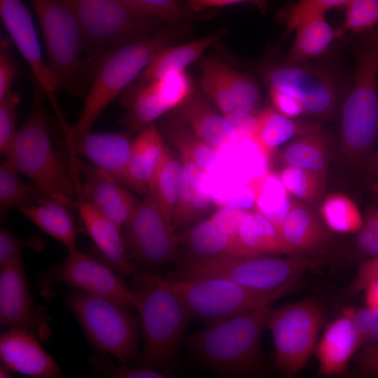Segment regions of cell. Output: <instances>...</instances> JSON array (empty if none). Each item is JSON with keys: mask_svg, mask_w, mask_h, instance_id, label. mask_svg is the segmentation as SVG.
Masks as SVG:
<instances>
[{"mask_svg": "<svg viewBox=\"0 0 378 378\" xmlns=\"http://www.w3.org/2000/svg\"><path fill=\"white\" fill-rule=\"evenodd\" d=\"M270 305L209 322L191 334L187 344L197 361L211 372L225 377L262 375L260 339Z\"/></svg>", "mask_w": 378, "mask_h": 378, "instance_id": "6da1fadb", "label": "cell"}, {"mask_svg": "<svg viewBox=\"0 0 378 378\" xmlns=\"http://www.w3.org/2000/svg\"><path fill=\"white\" fill-rule=\"evenodd\" d=\"M132 277L144 340L141 365L172 375L190 315L167 279L137 272Z\"/></svg>", "mask_w": 378, "mask_h": 378, "instance_id": "7a4b0ae2", "label": "cell"}, {"mask_svg": "<svg viewBox=\"0 0 378 378\" xmlns=\"http://www.w3.org/2000/svg\"><path fill=\"white\" fill-rule=\"evenodd\" d=\"M178 31L166 28L102 51L97 56L83 107L69 135L90 130L106 108L130 85L163 49L178 38Z\"/></svg>", "mask_w": 378, "mask_h": 378, "instance_id": "3957f363", "label": "cell"}, {"mask_svg": "<svg viewBox=\"0 0 378 378\" xmlns=\"http://www.w3.org/2000/svg\"><path fill=\"white\" fill-rule=\"evenodd\" d=\"M42 88L34 80L31 107L6 158L38 189L42 201L76 207L78 195L69 166L55 150L48 127Z\"/></svg>", "mask_w": 378, "mask_h": 378, "instance_id": "277c9868", "label": "cell"}, {"mask_svg": "<svg viewBox=\"0 0 378 378\" xmlns=\"http://www.w3.org/2000/svg\"><path fill=\"white\" fill-rule=\"evenodd\" d=\"M37 15L47 62L58 90L85 99L97 57L91 55L71 9L64 0H31Z\"/></svg>", "mask_w": 378, "mask_h": 378, "instance_id": "5b68a950", "label": "cell"}, {"mask_svg": "<svg viewBox=\"0 0 378 378\" xmlns=\"http://www.w3.org/2000/svg\"><path fill=\"white\" fill-rule=\"evenodd\" d=\"M322 261L302 255L282 258L266 255L220 256L195 259L170 272L167 279L189 280L220 278L261 291H272L295 282Z\"/></svg>", "mask_w": 378, "mask_h": 378, "instance_id": "8992f818", "label": "cell"}, {"mask_svg": "<svg viewBox=\"0 0 378 378\" xmlns=\"http://www.w3.org/2000/svg\"><path fill=\"white\" fill-rule=\"evenodd\" d=\"M67 304L92 344L121 362L139 355L140 319L127 306L113 299L74 289Z\"/></svg>", "mask_w": 378, "mask_h": 378, "instance_id": "52a82bcc", "label": "cell"}, {"mask_svg": "<svg viewBox=\"0 0 378 378\" xmlns=\"http://www.w3.org/2000/svg\"><path fill=\"white\" fill-rule=\"evenodd\" d=\"M167 279L182 300L191 320L208 323L271 305L295 286L293 282L275 290L261 291L220 278Z\"/></svg>", "mask_w": 378, "mask_h": 378, "instance_id": "ba28073f", "label": "cell"}, {"mask_svg": "<svg viewBox=\"0 0 378 378\" xmlns=\"http://www.w3.org/2000/svg\"><path fill=\"white\" fill-rule=\"evenodd\" d=\"M75 15L88 52H100L168 28L120 0H64Z\"/></svg>", "mask_w": 378, "mask_h": 378, "instance_id": "9c48e42d", "label": "cell"}, {"mask_svg": "<svg viewBox=\"0 0 378 378\" xmlns=\"http://www.w3.org/2000/svg\"><path fill=\"white\" fill-rule=\"evenodd\" d=\"M323 319L322 307L312 298L271 309L267 326L274 344L275 365L283 375L293 377L305 366Z\"/></svg>", "mask_w": 378, "mask_h": 378, "instance_id": "30bf717a", "label": "cell"}, {"mask_svg": "<svg viewBox=\"0 0 378 378\" xmlns=\"http://www.w3.org/2000/svg\"><path fill=\"white\" fill-rule=\"evenodd\" d=\"M262 75L269 88L288 94L299 101L304 115L326 119L337 108L339 83L335 76L323 67L284 60L265 67Z\"/></svg>", "mask_w": 378, "mask_h": 378, "instance_id": "8fae6325", "label": "cell"}, {"mask_svg": "<svg viewBox=\"0 0 378 378\" xmlns=\"http://www.w3.org/2000/svg\"><path fill=\"white\" fill-rule=\"evenodd\" d=\"M122 229L130 256L146 267H160L179 255L181 235L165 218L151 191Z\"/></svg>", "mask_w": 378, "mask_h": 378, "instance_id": "7c38bea8", "label": "cell"}, {"mask_svg": "<svg viewBox=\"0 0 378 378\" xmlns=\"http://www.w3.org/2000/svg\"><path fill=\"white\" fill-rule=\"evenodd\" d=\"M68 252L64 261L46 271L42 275V280L106 297L136 309V295L111 267L78 251L77 248Z\"/></svg>", "mask_w": 378, "mask_h": 378, "instance_id": "4fadbf2b", "label": "cell"}, {"mask_svg": "<svg viewBox=\"0 0 378 378\" xmlns=\"http://www.w3.org/2000/svg\"><path fill=\"white\" fill-rule=\"evenodd\" d=\"M69 153V167L77 190V202L84 201L90 204L122 228L139 202L115 178L90 163L82 161L74 153Z\"/></svg>", "mask_w": 378, "mask_h": 378, "instance_id": "5bb4252c", "label": "cell"}, {"mask_svg": "<svg viewBox=\"0 0 378 378\" xmlns=\"http://www.w3.org/2000/svg\"><path fill=\"white\" fill-rule=\"evenodd\" d=\"M198 64L204 94L223 115L258 111L261 97L252 76L211 58H201Z\"/></svg>", "mask_w": 378, "mask_h": 378, "instance_id": "9a60e30c", "label": "cell"}, {"mask_svg": "<svg viewBox=\"0 0 378 378\" xmlns=\"http://www.w3.org/2000/svg\"><path fill=\"white\" fill-rule=\"evenodd\" d=\"M1 21L16 48L29 65L33 80L42 88L56 116H64L57 99L58 86L43 59L41 45L29 10L21 0H0Z\"/></svg>", "mask_w": 378, "mask_h": 378, "instance_id": "2e32d148", "label": "cell"}, {"mask_svg": "<svg viewBox=\"0 0 378 378\" xmlns=\"http://www.w3.org/2000/svg\"><path fill=\"white\" fill-rule=\"evenodd\" d=\"M0 326L25 330L41 340L50 334L47 316L30 295L21 257L0 267Z\"/></svg>", "mask_w": 378, "mask_h": 378, "instance_id": "e0dca14e", "label": "cell"}, {"mask_svg": "<svg viewBox=\"0 0 378 378\" xmlns=\"http://www.w3.org/2000/svg\"><path fill=\"white\" fill-rule=\"evenodd\" d=\"M129 131L65 135L68 150L122 183L130 160L133 138Z\"/></svg>", "mask_w": 378, "mask_h": 378, "instance_id": "ac0fdd59", "label": "cell"}, {"mask_svg": "<svg viewBox=\"0 0 378 378\" xmlns=\"http://www.w3.org/2000/svg\"><path fill=\"white\" fill-rule=\"evenodd\" d=\"M325 13L299 2L288 8L286 34L295 31L293 43L285 61L304 63L321 55L336 37V30L328 23Z\"/></svg>", "mask_w": 378, "mask_h": 378, "instance_id": "d6986e66", "label": "cell"}, {"mask_svg": "<svg viewBox=\"0 0 378 378\" xmlns=\"http://www.w3.org/2000/svg\"><path fill=\"white\" fill-rule=\"evenodd\" d=\"M32 333L10 328L0 337V358L10 371L35 378H55L61 370Z\"/></svg>", "mask_w": 378, "mask_h": 378, "instance_id": "ffe728a7", "label": "cell"}, {"mask_svg": "<svg viewBox=\"0 0 378 378\" xmlns=\"http://www.w3.org/2000/svg\"><path fill=\"white\" fill-rule=\"evenodd\" d=\"M76 208L104 263L122 276H132L136 271L130 261L122 228L86 202L78 201Z\"/></svg>", "mask_w": 378, "mask_h": 378, "instance_id": "44dd1931", "label": "cell"}, {"mask_svg": "<svg viewBox=\"0 0 378 378\" xmlns=\"http://www.w3.org/2000/svg\"><path fill=\"white\" fill-rule=\"evenodd\" d=\"M329 229L305 202L293 198L290 209L279 234L289 255H302L318 251L330 239Z\"/></svg>", "mask_w": 378, "mask_h": 378, "instance_id": "7402d4cb", "label": "cell"}, {"mask_svg": "<svg viewBox=\"0 0 378 378\" xmlns=\"http://www.w3.org/2000/svg\"><path fill=\"white\" fill-rule=\"evenodd\" d=\"M166 144L155 123L137 132L133 139L127 170L122 184L145 195L152 188Z\"/></svg>", "mask_w": 378, "mask_h": 378, "instance_id": "603a6c76", "label": "cell"}, {"mask_svg": "<svg viewBox=\"0 0 378 378\" xmlns=\"http://www.w3.org/2000/svg\"><path fill=\"white\" fill-rule=\"evenodd\" d=\"M360 346V337L354 323L342 310V315L328 325L316 346L320 374H345L353 354Z\"/></svg>", "mask_w": 378, "mask_h": 378, "instance_id": "cb8c5ba5", "label": "cell"}, {"mask_svg": "<svg viewBox=\"0 0 378 378\" xmlns=\"http://www.w3.org/2000/svg\"><path fill=\"white\" fill-rule=\"evenodd\" d=\"M174 115L219 154L234 141L232 130L225 116L219 114L205 94L193 92Z\"/></svg>", "mask_w": 378, "mask_h": 378, "instance_id": "d4e9b609", "label": "cell"}, {"mask_svg": "<svg viewBox=\"0 0 378 378\" xmlns=\"http://www.w3.org/2000/svg\"><path fill=\"white\" fill-rule=\"evenodd\" d=\"M183 167L179 197L172 220L173 227H182L203 216L214 204L206 186V173L192 160L180 156Z\"/></svg>", "mask_w": 378, "mask_h": 378, "instance_id": "484cf974", "label": "cell"}, {"mask_svg": "<svg viewBox=\"0 0 378 378\" xmlns=\"http://www.w3.org/2000/svg\"><path fill=\"white\" fill-rule=\"evenodd\" d=\"M228 29H221L214 34L180 46H170L161 50L135 80L134 85H144L172 73L185 71L186 68L198 59L202 53L216 44L227 33Z\"/></svg>", "mask_w": 378, "mask_h": 378, "instance_id": "4316f807", "label": "cell"}, {"mask_svg": "<svg viewBox=\"0 0 378 378\" xmlns=\"http://www.w3.org/2000/svg\"><path fill=\"white\" fill-rule=\"evenodd\" d=\"M319 128L318 123L298 120L268 107L256 112L253 140L270 161L279 146Z\"/></svg>", "mask_w": 378, "mask_h": 378, "instance_id": "83f0119b", "label": "cell"}, {"mask_svg": "<svg viewBox=\"0 0 378 378\" xmlns=\"http://www.w3.org/2000/svg\"><path fill=\"white\" fill-rule=\"evenodd\" d=\"M192 255L190 260L220 256H251L239 237L220 228L210 218L195 224L181 236Z\"/></svg>", "mask_w": 378, "mask_h": 378, "instance_id": "f1b7e54d", "label": "cell"}, {"mask_svg": "<svg viewBox=\"0 0 378 378\" xmlns=\"http://www.w3.org/2000/svg\"><path fill=\"white\" fill-rule=\"evenodd\" d=\"M158 128L180 156L192 160L206 174L220 164V154L174 115L164 118Z\"/></svg>", "mask_w": 378, "mask_h": 378, "instance_id": "f546056e", "label": "cell"}, {"mask_svg": "<svg viewBox=\"0 0 378 378\" xmlns=\"http://www.w3.org/2000/svg\"><path fill=\"white\" fill-rule=\"evenodd\" d=\"M328 148L327 137L319 128L290 141L279 153V160L284 166L302 168L326 178Z\"/></svg>", "mask_w": 378, "mask_h": 378, "instance_id": "4dcf8cb0", "label": "cell"}, {"mask_svg": "<svg viewBox=\"0 0 378 378\" xmlns=\"http://www.w3.org/2000/svg\"><path fill=\"white\" fill-rule=\"evenodd\" d=\"M71 208L59 201L44 200L19 209L48 235L60 241L68 251L76 249V234Z\"/></svg>", "mask_w": 378, "mask_h": 378, "instance_id": "1f68e13d", "label": "cell"}, {"mask_svg": "<svg viewBox=\"0 0 378 378\" xmlns=\"http://www.w3.org/2000/svg\"><path fill=\"white\" fill-rule=\"evenodd\" d=\"M248 183L254 192V210L271 221L279 232L290 209L293 197L279 174L268 169Z\"/></svg>", "mask_w": 378, "mask_h": 378, "instance_id": "d6a6232c", "label": "cell"}, {"mask_svg": "<svg viewBox=\"0 0 378 378\" xmlns=\"http://www.w3.org/2000/svg\"><path fill=\"white\" fill-rule=\"evenodd\" d=\"M137 12L163 22L178 31L188 30L195 20L206 19L211 11L196 13L191 11L186 0H120Z\"/></svg>", "mask_w": 378, "mask_h": 378, "instance_id": "836d02e7", "label": "cell"}, {"mask_svg": "<svg viewBox=\"0 0 378 378\" xmlns=\"http://www.w3.org/2000/svg\"><path fill=\"white\" fill-rule=\"evenodd\" d=\"M239 237L251 256L289 254L276 227L256 211H249L244 218Z\"/></svg>", "mask_w": 378, "mask_h": 378, "instance_id": "e575fe53", "label": "cell"}, {"mask_svg": "<svg viewBox=\"0 0 378 378\" xmlns=\"http://www.w3.org/2000/svg\"><path fill=\"white\" fill-rule=\"evenodd\" d=\"M183 174L181 160L176 158L166 145L150 191L153 193L159 208L171 223L179 197Z\"/></svg>", "mask_w": 378, "mask_h": 378, "instance_id": "d590c367", "label": "cell"}, {"mask_svg": "<svg viewBox=\"0 0 378 378\" xmlns=\"http://www.w3.org/2000/svg\"><path fill=\"white\" fill-rule=\"evenodd\" d=\"M20 172L8 158L0 164V216L4 220L13 209H19L42 201L38 189L33 184L25 183Z\"/></svg>", "mask_w": 378, "mask_h": 378, "instance_id": "8d00e7d4", "label": "cell"}, {"mask_svg": "<svg viewBox=\"0 0 378 378\" xmlns=\"http://www.w3.org/2000/svg\"><path fill=\"white\" fill-rule=\"evenodd\" d=\"M206 186L214 204L250 211L254 209V192L248 182L241 181L225 172L220 164L206 174Z\"/></svg>", "mask_w": 378, "mask_h": 378, "instance_id": "74e56055", "label": "cell"}, {"mask_svg": "<svg viewBox=\"0 0 378 378\" xmlns=\"http://www.w3.org/2000/svg\"><path fill=\"white\" fill-rule=\"evenodd\" d=\"M319 216L329 230L340 233L358 232L363 224L356 204L342 193L326 195L321 202Z\"/></svg>", "mask_w": 378, "mask_h": 378, "instance_id": "f35d334b", "label": "cell"}, {"mask_svg": "<svg viewBox=\"0 0 378 378\" xmlns=\"http://www.w3.org/2000/svg\"><path fill=\"white\" fill-rule=\"evenodd\" d=\"M146 84L153 100L166 113L180 106L194 91L191 78L185 71Z\"/></svg>", "mask_w": 378, "mask_h": 378, "instance_id": "ab89813d", "label": "cell"}, {"mask_svg": "<svg viewBox=\"0 0 378 378\" xmlns=\"http://www.w3.org/2000/svg\"><path fill=\"white\" fill-rule=\"evenodd\" d=\"M279 176L288 193L307 204L316 202L323 192L326 178L309 170L283 166Z\"/></svg>", "mask_w": 378, "mask_h": 378, "instance_id": "60d3db41", "label": "cell"}, {"mask_svg": "<svg viewBox=\"0 0 378 378\" xmlns=\"http://www.w3.org/2000/svg\"><path fill=\"white\" fill-rule=\"evenodd\" d=\"M344 8V20L337 36L346 31L363 34L378 25V0H350Z\"/></svg>", "mask_w": 378, "mask_h": 378, "instance_id": "b9f144b4", "label": "cell"}, {"mask_svg": "<svg viewBox=\"0 0 378 378\" xmlns=\"http://www.w3.org/2000/svg\"><path fill=\"white\" fill-rule=\"evenodd\" d=\"M92 365L94 370L104 375L115 378H167L172 374L149 367L140 365L128 367L125 365H114L104 354L93 357Z\"/></svg>", "mask_w": 378, "mask_h": 378, "instance_id": "7bdbcfd3", "label": "cell"}, {"mask_svg": "<svg viewBox=\"0 0 378 378\" xmlns=\"http://www.w3.org/2000/svg\"><path fill=\"white\" fill-rule=\"evenodd\" d=\"M20 97L10 91L0 99V152L8 153L18 132L16 129V111Z\"/></svg>", "mask_w": 378, "mask_h": 378, "instance_id": "ee69618b", "label": "cell"}, {"mask_svg": "<svg viewBox=\"0 0 378 378\" xmlns=\"http://www.w3.org/2000/svg\"><path fill=\"white\" fill-rule=\"evenodd\" d=\"M353 321L358 333L360 345L378 340V312L370 307L343 309Z\"/></svg>", "mask_w": 378, "mask_h": 378, "instance_id": "f6af8a7d", "label": "cell"}, {"mask_svg": "<svg viewBox=\"0 0 378 378\" xmlns=\"http://www.w3.org/2000/svg\"><path fill=\"white\" fill-rule=\"evenodd\" d=\"M356 241L362 251L372 256L378 255V207L371 206L366 211Z\"/></svg>", "mask_w": 378, "mask_h": 378, "instance_id": "bcb514c9", "label": "cell"}, {"mask_svg": "<svg viewBox=\"0 0 378 378\" xmlns=\"http://www.w3.org/2000/svg\"><path fill=\"white\" fill-rule=\"evenodd\" d=\"M249 211L239 208L221 206L210 218L228 234L239 237L242 223Z\"/></svg>", "mask_w": 378, "mask_h": 378, "instance_id": "7dc6e473", "label": "cell"}, {"mask_svg": "<svg viewBox=\"0 0 378 378\" xmlns=\"http://www.w3.org/2000/svg\"><path fill=\"white\" fill-rule=\"evenodd\" d=\"M378 280V255L363 262L347 289L350 294L358 293Z\"/></svg>", "mask_w": 378, "mask_h": 378, "instance_id": "c3c4849f", "label": "cell"}, {"mask_svg": "<svg viewBox=\"0 0 378 378\" xmlns=\"http://www.w3.org/2000/svg\"><path fill=\"white\" fill-rule=\"evenodd\" d=\"M25 241L9 230L1 227L0 230V267L12 260L21 257Z\"/></svg>", "mask_w": 378, "mask_h": 378, "instance_id": "681fc988", "label": "cell"}, {"mask_svg": "<svg viewBox=\"0 0 378 378\" xmlns=\"http://www.w3.org/2000/svg\"><path fill=\"white\" fill-rule=\"evenodd\" d=\"M1 43L0 53V99L12 91V84L18 74L17 65Z\"/></svg>", "mask_w": 378, "mask_h": 378, "instance_id": "f907efd6", "label": "cell"}, {"mask_svg": "<svg viewBox=\"0 0 378 378\" xmlns=\"http://www.w3.org/2000/svg\"><path fill=\"white\" fill-rule=\"evenodd\" d=\"M269 92L273 108L279 113L292 118L304 115L301 104L294 97L272 88Z\"/></svg>", "mask_w": 378, "mask_h": 378, "instance_id": "816d5d0a", "label": "cell"}, {"mask_svg": "<svg viewBox=\"0 0 378 378\" xmlns=\"http://www.w3.org/2000/svg\"><path fill=\"white\" fill-rule=\"evenodd\" d=\"M186 2L189 9L196 13H205L208 8L244 2L254 4L262 13H265L267 10L266 0H186Z\"/></svg>", "mask_w": 378, "mask_h": 378, "instance_id": "f5cc1de1", "label": "cell"}, {"mask_svg": "<svg viewBox=\"0 0 378 378\" xmlns=\"http://www.w3.org/2000/svg\"><path fill=\"white\" fill-rule=\"evenodd\" d=\"M357 365L362 375L378 377V344L366 346L358 355Z\"/></svg>", "mask_w": 378, "mask_h": 378, "instance_id": "db71d44e", "label": "cell"}, {"mask_svg": "<svg viewBox=\"0 0 378 378\" xmlns=\"http://www.w3.org/2000/svg\"><path fill=\"white\" fill-rule=\"evenodd\" d=\"M350 0H299L298 2L325 13L335 7H345Z\"/></svg>", "mask_w": 378, "mask_h": 378, "instance_id": "11a10c76", "label": "cell"}, {"mask_svg": "<svg viewBox=\"0 0 378 378\" xmlns=\"http://www.w3.org/2000/svg\"><path fill=\"white\" fill-rule=\"evenodd\" d=\"M363 168L368 178L372 182L378 180V148L372 153Z\"/></svg>", "mask_w": 378, "mask_h": 378, "instance_id": "9f6ffc18", "label": "cell"}, {"mask_svg": "<svg viewBox=\"0 0 378 378\" xmlns=\"http://www.w3.org/2000/svg\"><path fill=\"white\" fill-rule=\"evenodd\" d=\"M365 302L368 307L378 312V280L365 289Z\"/></svg>", "mask_w": 378, "mask_h": 378, "instance_id": "6f0895ef", "label": "cell"}, {"mask_svg": "<svg viewBox=\"0 0 378 378\" xmlns=\"http://www.w3.org/2000/svg\"><path fill=\"white\" fill-rule=\"evenodd\" d=\"M10 370L6 365H4V364L1 365L0 367V377H10Z\"/></svg>", "mask_w": 378, "mask_h": 378, "instance_id": "680465c9", "label": "cell"}, {"mask_svg": "<svg viewBox=\"0 0 378 378\" xmlns=\"http://www.w3.org/2000/svg\"><path fill=\"white\" fill-rule=\"evenodd\" d=\"M369 191L378 195V180L372 182L367 188Z\"/></svg>", "mask_w": 378, "mask_h": 378, "instance_id": "91938a15", "label": "cell"}]
</instances>
